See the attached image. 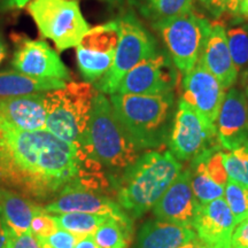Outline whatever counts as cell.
<instances>
[{
  "label": "cell",
  "instance_id": "d6a6232c",
  "mask_svg": "<svg viewBox=\"0 0 248 248\" xmlns=\"http://www.w3.org/2000/svg\"><path fill=\"white\" fill-rule=\"evenodd\" d=\"M231 248H248V218L235 226L232 234Z\"/></svg>",
  "mask_w": 248,
  "mask_h": 248
},
{
  "label": "cell",
  "instance_id": "44dd1931",
  "mask_svg": "<svg viewBox=\"0 0 248 248\" xmlns=\"http://www.w3.org/2000/svg\"><path fill=\"white\" fill-rule=\"evenodd\" d=\"M197 238L192 228L151 219L138 232L135 248H179Z\"/></svg>",
  "mask_w": 248,
  "mask_h": 248
},
{
  "label": "cell",
  "instance_id": "f1b7e54d",
  "mask_svg": "<svg viewBox=\"0 0 248 248\" xmlns=\"http://www.w3.org/2000/svg\"><path fill=\"white\" fill-rule=\"evenodd\" d=\"M224 200L238 224L248 218V187L229 178L225 185Z\"/></svg>",
  "mask_w": 248,
  "mask_h": 248
},
{
  "label": "cell",
  "instance_id": "6da1fadb",
  "mask_svg": "<svg viewBox=\"0 0 248 248\" xmlns=\"http://www.w3.org/2000/svg\"><path fill=\"white\" fill-rule=\"evenodd\" d=\"M107 186L100 163L46 129H0L1 188L42 203L71 191Z\"/></svg>",
  "mask_w": 248,
  "mask_h": 248
},
{
  "label": "cell",
  "instance_id": "9c48e42d",
  "mask_svg": "<svg viewBox=\"0 0 248 248\" xmlns=\"http://www.w3.org/2000/svg\"><path fill=\"white\" fill-rule=\"evenodd\" d=\"M215 124L201 116L184 100L176 108L171 132L168 140L170 153L179 162L190 161L201 152L219 145ZM218 141V140H217Z\"/></svg>",
  "mask_w": 248,
  "mask_h": 248
},
{
  "label": "cell",
  "instance_id": "2e32d148",
  "mask_svg": "<svg viewBox=\"0 0 248 248\" xmlns=\"http://www.w3.org/2000/svg\"><path fill=\"white\" fill-rule=\"evenodd\" d=\"M238 223L224 198L200 204L193 223L197 239L206 248H231L232 234Z\"/></svg>",
  "mask_w": 248,
  "mask_h": 248
},
{
  "label": "cell",
  "instance_id": "f35d334b",
  "mask_svg": "<svg viewBox=\"0 0 248 248\" xmlns=\"http://www.w3.org/2000/svg\"><path fill=\"white\" fill-rule=\"evenodd\" d=\"M238 14L241 15V16L248 18V0H241Z\"/></svg>",
  "mask_w": 248,
  "mask_h": 248
},
{
  "label": "cell",
  "instance_id": "52a82bcc",
  "mask_svg": "<svg viewBox=\"0 0 248 248\" xmlns=\"http://www.w3.org/2000/svg\"><path fill=\"white\" fill-rule=\"evenodd\" d=\"M120 40L110 69L100 80L94 83L97 91L114 94L123 78L139 62L159 51L156 39L132 12H126L119 20Z\"/></svg>",
  "mask_w": 248,
  "mask_h": 248
},
{
  "label": "cell",
  "instance_id": "60d3db41",
  "mask_svg": "<svg viewBox=\"0 0 248 248\" xmlns=\"http://www.w3.org/2000/svg\"><path fill=\"white\" fill-rule=\"evenodd\" d=\"M241 82H243V85H244V89H245L244 93H245V95H246L247 101H248V74L244 77L243 79H241Z\"/></svg>",
  "mask_w": 248,
  "mask_h": 248
},
{
  "label": "cell",
  "instance_id": "d6986e66",
  "mask_svg": "<svg viewBox=\"0 0 248 248\" xmlns=\"http://www.w3.org/2000/svg\"><path fill=\"white\" fill-rule=\"evenodd\" d=\"M43 210L52 215L63 213H88L111 216L119 219L130 218L116 201L92 190L68 192L43 207Z\"/></svg>",
  "mask_w": 248,
  "mask_h": 248
},
{
  "label": "cell",
  "instance_id": "603a6c76",
  "mask_svg": "<svg viewBox=\"0 0 248 248\" xmlns=\"http://www.w3.org/2000/svg\"><path fill=\"white\" fill-rule=\"evenodd\" d=\"M67 82L54 78H37L17 71L0 73V98L20 97L63 88Z\"/></svg>",
  "mask_w": 248,
  "mask_h": 248
},
{
  "label": "cell",
  "instance_id": "ab89813d",
  "mask_svg": "<svg viewBox=\"0 0 248 248\" xmlns=\"http://www.w3.org/2000/svg\"><path fill=\"white\" fill-rule=\"evenodd\" d=\"M179 248H206V247H204L203 245L197 239V238H195L194 240H192V241H190V243L183 245V246H181Z\"/></svg>",
  "mask_w": 248,
  "mask_h": 248
},
{
  "label": "cell",
  "instance_id": "484cf974",
  "mask_svg": "<svg viewBox=\"0 0 248 248\" xmlns=\"http://www.w3.org/2000/svg\"><path fill=\"white\" fill-rule=\"evenodd\" d=\"M111 216L95 215L88 213H63L53 215L59 229L66 230L78 238L93 235L102 223Z\"/></svg>",
  "mask_w": 248,
  "mask_h": 248
},
{
  "label": "cell",
  "instance_id": "83f0119b",
  "mask_svg": "<svg viewBox=\"0 0 248 248\" xmlns=\"http://www.w3.org/2000/svg\"><path fill=\"white\" fill-rule=\"evenodd\" d=\"M223 163L229 178L248 187V141L233 151L223 152Z\"/></svg>",
  "mask_w": 248,
  "mask_h": 248
},
{
  "label": "cell",
  "instance_id": "cb8c5ba5",
  "mask_svg": "<svg viewBox=\"0 0 248 248\" xmlns=\"http://www.w3.org/2000/svg\"><path fill=\"white\" fill-rule=\"evenodd\" d=\"M133 235L131 218L109 217L93 233V239L100 248H129Z\"/></svg>",
  "mask_w": 248,
  "mask_h": 248
},
{
  "label": "cell",
  "instance_id": "3957f363",
  "mask_svg": "<svg viewBox=\"0 0 248 248\" xmlns=\"http://www.w3.org/2000/svg\"><path fill=\"white\" fill-rule=\"evenodd\" d=\"M110 102L116 116L139 151H155L168 144L175 119L173 92L161 94H115Z\"/></svg>",
  "mask_w": 248,
  "mask_h": 248
},
{
  "label": "cell",
  "instance_id": "74e56055",
  "mask_svg": "<svg viewBox=\"0 0 248 248\" xmlns=\"http://www.w3.org/2000/svg\"><path fill=\"white\" fill-rule=\"evenodd\" d=\"M6 55H7V47H6L4 38H2L1 33H0V64L5 60Z\"/></svg>",
  "mask_w": 248,
  "mask_h": 248
},
{
  "label": "cell",
  "instance_id": "5b68a950",
  "mask_svg": "<svg viewBox=\"0 0 248 248\" xmlns=\"http://www.w3.org/2000/svg\"><path fill=\"white\" fill-rule=\"evenodd\" d=\"M97 92L88 82H68L63 88L45 92V129L86 153V130Z\"/></svg>",
  "mask_w": 248,
  "mask_h": 248
},
{
  "label": "cell",
  "instance_id": "5bb4252c",
  "mask_svg": "<svg viewBox=\"0 0 248 248\" xmlns=\"http://www.w3.org/2000/svg\"><path fill=\"white\" fill-rule=\"evenodd\" d=\"M188 171L192 190L200 204L224 197L229 176L223 163V152L219 145L194 156L191 160Z\"/></svg>",
  "mask_w": 248,
  "mask_h": 248
},
{
  "label": "cell",
  "instance_id": "4316f807",
  "mask_svg": "<svg viewBox=\"0 0 248 248\" xmlns=\"http://www.w3.org/2000/svg\"><path fill=\"white\" fill-rule=\"evenodd\" d=\"M232 60L241 79L248 74V24H237L226 30Z\"/></svg>",
  "mask_w": 248,
  "mask_h": 248
},
{
  "label": "cell",
  "instance_id": "4fadbf2b",
  "mask_svg": "<svg viewBox=\"0 0 248 248\" xmlns=\"http://www.w3.org/2000/svg\"><path fill=\"white\" fill-rule=\"evenodd\" d=\"M225 97V89L210 71L198 62L182 80V100L208 122L215 124Z\"/></svg>",
  "mask_w": 248,
  "mask_h": 248
},
{
  "label": "cell",
  "instance_id": "f546056e",
  "mask_svg": "<svg viewBox=\"0 0 248 248\" xmlns=\"http://www.w3.org/2000/svg\"><path fill=\"white\" fill-rule=\"evenodd\" d=\"M42 248H75L78 237L70 232L59 229L47 237H36Z\"/></svg>",
  "mask_w": 248,
  "mask_h": 248
},
{
  "label": "cell",
  "instance_id": "9a60e30c",
  "mask_svg": "<svg viewBox=\"0 0 248 248\" xmlns=\"http://www.w3.org/2000/svg\"><path fill=\"white\" fill-rule=\"evenodd\" d=\"M199 207L192 190L190 171L185 169L179 172L152 209L156 219L193 229Z\"/></svg>",
  "mask_w": 248,
  "mask_h": 248
},
{
  "label": "cell",
  "instance_id": "277c9868",
  "mask_svg": "<svg viewBox=\"0 0 248 248\" xmlns=\"http://www.w3.org/2000/svg\"><path fill=\"white\" fill-rule=\"evenodd\" d=\"M85 151L102 168L114 173L123 172L140 155L116 116L110 99L99 91L93 99Z\"/></svg>",
  "mask_w": 248,
  "mask_h": 248
},
{
  "label": "cell",
  "instance_id": "8992f818",
  "mask_svg": "<svg viewBox=\"0 0 248 248\" xmlns=\"http://www.w3.org/2000/svg\"><path fill=\"white\" fill-rule=\"evenodd\" d=\"M27 11L40 37L51 40L59 52L76 47L91 29L78 0H31Z\"/></svg>",
  "mask_w": 248,
  "mask_h": 248
},
{
  "label": "cell",
  "instance_id": "ac0fdd59",
  "mask_svg": "<svg viewBox=\"0 0 248 248\" xmlns=\"http://www.w3.org/2000/svg\"><path fill=\"white\" fill-rule=\"evenodd\" d=\"M45 92L0 98V129H45Z\"/></svg>",
  "mask_w": 248,
  "mask_h": 248
},
{
  "label": "cell",
  "instance_id": "8d00e7d4",
  "mask_svg": "<svg viewBox=\"0 0 248 248\" xmlns=\"http://www.w3.org/2000/svg\"><path fill=\"white\" fill-rule=\"evenodd\" d=\"M240 2L241 0H228V1H226V12L230 14L238 15Z\"/></svg>",
  "mask_w": 248,
  "mask_h": 248
},
{
  "label": "cell",
  "instance_id": "e0dca14e",
  "mask_svg": "<svg viewBox=\"0 0 248 248\" xmlns=\"http://www.w3.org/2000/svg\"><path fill=\"white\" fill-rule=\"evenodd\" d=\"M215 125L219 146L226 151H233L248 141V101L243 91L228 90Z\"/></svg>",
  "mask_w": 248,
  "mask_h": 248
},
{
  "label": "cell",
  "instance_id": "836d02e7",
  "mask_svg": "<svg viewBox=\"0 0 248 248\" xmlns=\"http://www.w3.org/2000/svg\"><path fill=\"white\" fill-rule=\"evenodd\" d=\"M226 1L228 0H206L207 9L214 17H221L222 14L226 12Z\"/></svg>",
  "mask_w": 248,
  "mask_h": 248
},
{
  "label": "cell",
  "instance_id": "30bf717a",
  "mask_svg": "<svg viewBox=\"0 0 248 248\" xmlns=\"http://www.w3.org/2000/svg\"><path fill=\"white\" fill-rule=\"evenodd\" d=\"M120 40L119 23L110 21L93 27L76 46L77 67L88 83H97L110 69Z\"/></svg>",
  "mask_w": 248,
  "mask_h": 248
},
{
  "label": "cell",
  "instance_id": "7bdbcfd3",
  "mask_svg": "<svg viewBox=\"0 0 248 248\" xmlns=\"http://www.w3.org/2000/svg\"><path fill=\"white\" fill-rule=\"evenodd\" d=\"M200 1H202V2H204V1H206V0H200Z\"/></svg>",
  "mask_w": 248,
  "mask_h": 248
},
{
  "label": "cell",
  "instance_id": "7402d4cb",
  "mask_svg": "<svg viewBox=\"0 0 248 248\" xmlns=\"http://www.w3.org/2000/svg\"><path fill=\"white\" fill-rule=\"evenodd\" d=\"M40 208L23 195L0 187V214L6 228L14 233L31 232V222Z\"/></svg>",
  "mask_w": 248,
  "mask_h": 248
},
{
  "label": "cell",
  "instance_id": "b9f144b4",
  "mask_svg": "<svg viewBox=\"0 0 248 248\" xmlns=\"http://www.w3.org/2000/svg\"><path fill=\"white\" fill-rule=\"evenodd\" d=\"M105 1H109V2H116V1H120V0H105Z\"/></svg>",
  "mask_w": 248,
  "mask_h": 248
},
{
  "label": "cell",
  "instance_id": "ba28073f",
  "mask_svg": "<svg viewBox=\"0 0 248 248\" xmlns=\"http://www.w3.org/2000/svg\"><path fill=\"white\" fill-rule=\"evenodd\" d=\"M176 68L183 74L199 62L212 22L193 11L153 23Z\"/></svg>",
  "mask_w": 248,
  "mask_h": 248
},
{
  "label": "cell",
  "instance_id": "e575fe53",
  "mask_svg": "<svg viewBox=\"0 0 248 248\" xmlns=\"http://www.w3.org/2000/svg\"><path fill=\"white\" fill-rule=\"evenodd\" d=\"M31 0H0V11L21 9L29 4Z\"/></svg>",
  "mask_w": 248,
  "mask_h": 248
},
{
  "label": "cell",
  "instance_id": "ffe728a7",
  "mask_svg": "<svg viewBox=\"0 0 248 248\" xmlns=\"http://www.w3.org/2000/svg\"><path fill=\"white\" fill-rule=\"evenodd\" d=\"M199 62L221 82L225 90L233 88L238 79V71L229 48L225 26L219 21L212 22V29Z\"/></svg>",
  "mask_w": 248,
  "mask_h": 248
},
{
  "label": "cell",
  "instance_id": "7c38bea8",
  "mask_svg": "<svg viewBox=\"0 0 248 248\" xmlns=\"http://www.w3.org/2000/svg\"><path fill=\"white\" fill-rule=\"evenodd\" d=\"M15 45L12 67L15 71L37 78H54L71 82V73L60 55L45 40L13 35Z\"/></svg>",
  "mask_w": 248,
  "mask_h": 248
},
{
  "label": "cell",
  "instance_id": "d4e9b609",
  "mask_svg": "<svg viewBox=\"0 0 248 248\" xmlns=\"http://www.w3.org/2000/svg\"><path fill=\"white\" fill-rule=\"evenodd\" d=\"M135 2L152 23L187 13L193 6V0H135Z\"/></svg>",
  "mask_w": 248,
  "mask_h": 248
},
{
  "label": "cell",
  "instance_id": "4dcf8cb0",
  "mask_svg": "<svg viewBox=\"0 0 248 248\" xmlns=\"http://www.w3.org/2000/svg\"><path fill=\"white\" fill-rule=\"evenodd\" d=\"M57 230H59V226L54 221L53 215L45 213L42 206L31 222V233L35 237H47Z\"/></svg>",
  "mask_w": 248,
  "mask_h": 248
},
{
  "label": "cell",
  "instance_id": "d590c367",
  "mask_svg": "<svg viewBox=\"0 0 248 248\" xmlns=\"http://www.w3.org/2000/svg\"><path fill=\"white\" fill-rule=\"evenodd\" d=\"M75 248H100L93 239V235H85L77 240Z\"/></svg>",
  "mask_w": 248,
  "mask_h": 248
},
{
  "label": "cell",
  "instance_id": "7a4b0ae2",
  "mask_svg": "<svg viewBox=\"0 0 248 248\" xmlns=\"http://www.w3.org/2000/svg\"><path fill=\"white\" fill-rule=\"evenodd\" d=\"M182 170L170 151L145 152L116 179V202L139 218L153 208Z\"/></svg>",
  "mask_w": 248,
  "mask_h": 248
},
{
  "label": "cell",
  "instance_id": "1f68e13d",
  "mask_svg": "<svg viewBox=\"0 0 248 248\" xmlns=\"http://www.w3.org/2000/svg\"><path fill=\"white\" fill-rule=\"evenodd\" d=\"M6 237H7V243L6 248H42L39 246L36 237L31 232L26 233H14L6 228L5 225Z\"/></svg>",
  "mask_w": 248,
  "mask_h": 248
},
{
  "label": "cell",
  "instance_id": "8fae6325",
  "mask_svg": "<svg viewBox=\"0 0 248 248\" xmlns=\"http://www.w3.org/2000/svg\"><path fill=\"white\" fill-rule=\"evenodd\" d=\"M177 71L167 51H157L135 66L121 79L115 93L119 94H161L173 92ZM114 93V94H115Z\"/></svg>",
  "mask_w": 248,
  "mask_h": 248
}]
</instances>
